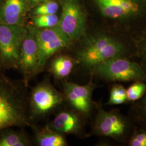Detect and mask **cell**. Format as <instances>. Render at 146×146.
I'll return each instance as SVG.
<instances>
[{
    "instance_id": "obj_1",
    "label": "cell",
    "mask_w": 146,
    "mask_h": 146,
    "mask_svg": "<svg viewBox=\"0 0 146 146\" xmlns=\"http://www.w3.org/2000/svg\"><path fill=\"white\" fill-rule=\"evenodd\" d=\"M26 87L25 82L11 80L0 70V130L31 125Z\"/></svg>"
},
{
    "instance_id": "obj_11",
    "label": "cell",
    "mask_w": 146,
    "mask_h": 146,
    "mask_svg": "<svg viewBox=\"0 0 146 146\" xmlns=\"http://www.w3.org/2000/svg\"><path fill=\"white\" fill-rule=\"evenodd\" d=\"M31 9L28 0H0V23L25 25Z\"/></svg>"
},
{
    "instance_id": "obj_23",
    "label": "cell",
    "mask_w": 146,
    "mask_h": 146,
    "mask_svg": "<svg viewBox=\"0 0 146 146\" xmlns=\"http://www.w3.org/2000/svg\"><path fill=\"white\" fill-rule=\"evenodd\" d=\"M140 57V61H139L138 62L140 64L142 68H143L146 72V46L141 52Z\"/></svg>"
},
{
    "instance_id": "obj_3",
    "label": "cell",
    "mask_w": 146,
    "mask_h": 146,
    "mask_svg": "<svg viewBox=\"0 0 146 146\" xmlns=\"http://www.w3.org/2000/svg\"><path fill=\"white\" fill-rule=\"evenodd\" d=\"M97 110L92 126L94 135L110 137L118 142L127 144L137 128L131 120L117 109L106 111L102 105L95 104Z\"/></svg>"
},
{
    "instance_id": "obj_19",
    "label": "cell",
    "mask_w": 146,
    "mask_h": 146,
    "mask_svg": "<svg viewBox=\"0 0 146 146\" xmlns=\"http://www.w3.org/2000/svg\"><path fill=\"white\" fill-rule=\"evenodd\" d=\"M127 102V92L124 86L114 84L110 90V98L107 105H119Z\"/></svg>"
},
{
    "instance_id": "obj_9",
    "label": "cell",
    "mask_w": 146,
    "mask_h": 146,
    "mask_svg": "<svg viewBox=\"0 0 146 146\" xmlns=\"http://www.w3.org/2000/svg\"><path fill=\"white\" fill-rule=\"evenodd\" d=\"M62 84L66 101L73 110L84 118L89 117L95 105L92 96L96 86L92 82L84 86L68 81Z\"/></svg>"
},
{
    "instance_id": "obj_2",
    "label": "cell",
    "mask_w": 146,
    "mask_h": 146,
    "mask_svg": "<svg viewBox=\"0 0 146 146\" xmlns=\"http://www.w3.org/2000/svg\"><path fill=\"white\" fill-rule=\"evenodd\" d=\"M125 44L117 38L100 34L87 38L76 55V62L93 73L95 67L105 61L114 58H131Z\"/></svg>"
},
{
    "instance_id": "obj_8",
    "label": "cell",
    "mask_w": 146,
    "mask_h": 146,
    "mask_svg": "<svg viewBox=\"0 0 146 146\" xmlns=\"http://www.w3.org/2000/svg\"><path fill=\"white\" fill-rule=\"evenodd\" d=\"M66 101L61 93L48 81L36 84L31 90L28 99L31 119L41 117L57 108Z\"/></svg>"
},
{
    "instance_id": "obj_24",
    "label": "cell",
    "mask_w": 146,
    "mask_h": 146,
    "mask_svg": "<svg viewBox=\"0 0 146 146\" xmlns=\"http://www.w3.org/2000/svg\"><path fill=\"white\" fill-rule=\"evenodd\" d=\"M48 1L50 0H28L31 9Z\"/></svg>"
},
{
    "instance_id": "obj_18",
    "label": "cell",
    "mask_w": 146,
    "mask_h": 146,
    "mask_svg": "<svg viewBox=\"0 0 146 146\" xmlns=\"http://www.w3.org/2000/svg\"><path fill=\"white\" fill-rule=\"evenodd\" d=\"M59 17L56 14L34 15L32 17V26L39 29H46L57 27Z\"/></svg>"
},
{
    "instance_id": "obj_7",
    "label": "cell",
    "mask_w": 146,
    "mask_h": 146,
    "mask_svg": "<svg viewBox=\"0 0 146 146\" xmlns=\"http://www.w3.org/2000/svg\"><path fill=\"white\" fill-rule=\"evenodd\" d=\"M32 31L37 48L39 60V73L44 67L49 58L58 52L68 48L72 42L57 27L39 29L28 27Z\"/></svg>"
},
{
    "instance_id": "obj_5",
    "label": "cell",
    "mask_w": 146,
    "mask_h": 146,
    "mask_svg": "<svg viewBox=\"0 0 146 146\" xmlns=\"http://www.w3.org/2000/svg\"><path fill=\"white\" fill-rule=\"evenodd\" d=\"M27 31L25 25L0 23V67L19 69L20 48Z\"/></svg>"
},
{
    "instance_id": "obj_16",
    "label": "cell",
    "mask_w": 146,
    "mask_h": 146,
    "mask_svg": "<svg viewBox=\"0 0 146 146\" xmlns=\"http://www.w3.org/2000/svg\"><path fill=\"white\" fill-rule=\"evenodd\" d=\"M31 142L26 134L7 128L0 130V146H29Z\"/></svg>"
},
{
    "instance_id": "obj_22",
    "label": "cell",
    "mask_w": 146,
    "mask_h": 146,
    "mask_svg": "<svg viewBox=\"0 0 146 146\" xmlns=\"http://www.w3.org/2000/svg\"><path fill=\"white\" fill-rule=\"evenodd\" d=\"M129 146H146V130L137 128L128 141Z\"/></svg>"
},
{
    "instance_id": "obj_6",
    "label": "cell",
    "mask_w": 146,
    "mask_h": 146,
    "mask_svg": "<svg viewBox=\"0 0 146 146\" xmlns=\"http://www.w3.org/2000/svg\"><path fill=\"white\" fill-rule=\"evenodd\" d=\"M61 14L58 27L71 42L86 36L87 17L81 0H60Z\"/></svg>"
},
{
    "instance_id": "obj_4",
    "label": "cell",
    "mask_w": 146,
    "mask_h": 146,
    "mask_svg": "<svg viewBox=\"0 0 146 146\" xmlns=\"http://www.w3.org/2000/svg\"><path fill=\"white\" fill-rule=\"evenodd\" d=\"M92 73L109 82H146V72L140 64L124 57L101 63L95 67Z\"/></svg>"
},
{
    "instance_id": "obj_12",
    "label": "cell",
    "mask_w": 146,
    "mask_h": 146,
    "mask_svg": "<svg viewBox=\"0 0 146 146\" xmlns=\"http://www.w3.org/2000/svg\"><path fill=\"white\" fill-rule=\"evenodd\" d=\"M81 115L75 110H63L58 113L48 126L58 133L78 134L82 130L83 121Z\"/></svg>"
},
{
    "instance_id": "obj_21",
    "label": "cell",
    "mask_w": 146,
    "mask_h": 146,
    "mask_svg": "<svg viewBox=\"0 0 146 146\" xmlns=\"http://www.w3.org/2000/svg\"><path fill=\"white\" fill-rule=\"evenodd\" d=\"M33 9V16L56 14L59 9V3L55 0H50L37 5Z\"/></svg>"
},
{
    "instance_id": "obj_15",
    "label": "cell",
    "mask_w": 146,
    "mask_h": 146,
    "mask_svg": "<svg viewBox=\"0 0 146 146\" xmlns=\"http://www.w3.org/2000/svg\"><path fill=\"white\" fill-rule=\"evenodd\" d=\"M76 63V60L69 55H58L52 59L49 71L58 80L66 78L72 73Z\"/></svg>"
},
{
    "instance_id": "obj_20",
    "label": "cell",
    "mask_w": 146,
    "mask_h": 146,
    "mask_svg": "<svg viewBox=\"0 0 146 146\" xmlns=\"http://www.w3.org/2000/svg\"><path fill=\"white\" fill-rule=\"evenodd\" d=\"M146 91V82L137 81L126 89L127 101L134 102L140 99Z\"/></svg>"
},
{
    "instance_id": "obj_14",
    "label": "cell",
    "mask_w": 146,
    "mask_h": 146,
    "mask_svg": "<svg viewBox=\"0 0 146 146\" xmlns=\"http://www.w3.org/2000/svg\"><path fill=\"white\" fill-rule=\"evenodd\" d=\"M65 135L52 130L48 125L41 129H36L35 139L37 146H67L68 142Z\"/></svg>"
},
{
    "instance_id": "obj_13",
    "label": "cell",
    "mask_w": 146,
    "mask_h": 146,
    "mask_svg": "<svg viewBox=\"0 0 146 146\" xmlns=\"http://www.w3.org/2000/svg\"><path fill=\"white\" fill-rule=\"evenodd\" d=\"M102 15L118 19L132 15L138 11V5L133 0H95Z\"/></svg>"
},
{
    "instance_id": "obj_17",
    "label": "cell",
    "mask_w": 146,
    "mask_h": 146,
    "mask_svg": "<svg viewBox=\"0 0 146 146\" xmlns=\"http://www.w3.org/2000/svg\"><path fill=\"white\" fill-rule=\"evenodd\" d=\"M131 103L129 118L137 128L146 130V91L140 99Z\"/></svg>"
},
{
    "instance_id": "obj_10",
    "label": "cell",
    "mask_w": 146,
    "mask_h": 146,
    "mask_svg": "<svg viewBox=\"0 0 146 146\" xmlns=\"http://www.w3.org/2000/svg\"><path fill=\"white\" fill-rule=\"evenodd\" d=\"M28 86L29 80L39 73V60L36 43L34 36L28 27V31L21 44L19 69Z\"/></svg>"
}]
</instances>
